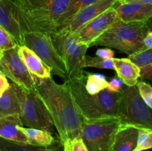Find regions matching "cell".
Returning a JSON list of instances; mask_svg holds the SVG:
<instances>
[{
	"label": "cell",
	"instance_id": "38",
	"mask_svg": "<svg viewBox=\"0 0 152 151\" xmlns=\"http://www.w3.org/2000/svg\"><path fill=\"white\" fill-rule=\"evenodd\" d=\"M0 151H1V150H0Z\"/></svg>",
	"mask_w": 152,
	"mask_h": 151
},
{
	"label": "cell",
	"instance_id": "1",
	"mask_svg": "<svg viewBox=\"0 0 152 151\" xmlns=\"http://www.w3.org/2000/svg\"><path fill=\"white\" fill-rule=\"evenodd\" d=\"M34 78L36 93L47 107L61 144L68 139L81 138L84 119L76 107L67 81L59 84L52 77Z\"/></svg>",
	"mask_w": 152,
	"mask_h": 151
},
{
	"label": "cell",
	"instance_id": "15",
	"mask_svg": "<svg viewBox=\"0 0 152 151\" xmlns=\"http://www.w3.org/2000/svg\"><path fill=\"white\" fill-rule=\"evenodd\" d=\"M24 127L20 115H0V137L6 140L28 144V139L19 129Z\"/></svg>",
	"mask_w": 152,
	"mask_h": 151
},
{
	"label": "cell",
	"instance_id": "31",
	"mask_svg": "<svg viewBox=\"0 0 152 151\" xmlns=\"http://www.w3.org/2000/svg\"><path fill=\"white\" fill-rule=\"evenodd\" d=\"M96 55L97 57L108 60H112L114 58V52L111 48L98 49L96 52Z\"/></svg>",
	"mask_w": 152,
	"mask_h": 151
},
{
	"label": "cell",
	"instance_id": "33",
	"mask_svg": "<svg viewBox=\"0 0 152 151\" xmlns=\"http://www.w3.org/2000/svg\"><path fill=\"white\" fill-rule=\"evenodd\" d=\"M10 87V83L7 81V77L0 70V97Z\"/></svg>",
	"mask_w": 152,
	"mask_h": 151
},
{
	"label": "cell",
	"instance_id": "3",
	"mask_svg": "<svg viewBox=\"0 0 152 151\" xmlns=\"http://www.w3.org/2000/svg\"><path fill=\"white\" fill-rule=\"evenodd\" d=\"M19 10L28 31L51 33L57 30L59 22L71 0H12Z\"/></svg>",
	"mask_w": 152,
	"mask_h": 151
},
{
	"label": "cell",
	"instance_id": "37",
	"mask_svg": "<svg viewBox=\"0 0 152 151\" xmlns=\"http://www.w3.org/2000/svg\"><path fill=\"white\" fill-rule=\"evenodd\" d=\"M1 56H2V52H0V60H1Z\"/></svg>",
	"mask_w": 152,
	"mask_h": 151
},
{
	"label": "cell",
	"instance_id": "36",
	"mask_svg": "<svg viewBox=\"0 0 152 151\" xmlns=\"http://www.w3.org/2000/svg\"><path fill=\"white\" fill-rule=\"evenodd\" d=\"M146 25L148 26V29L149 30H152V16L148 19V21L146 22Z\"/></svg>",
	"mask_w": 152,
	"mask_h": 151
},
{
	"label": "cell",
	"instance_id": "10",
	"mask_svg": "<svg viewBox=\"0 0 152 151\" xmlns=\"http://www.w3.org/2000/svg\"><path fill=\"white\" fill-rule=\"evenodd\" d=\"M18 50L19 47L16 46L2 52L0 60V70L20 89L36 93L35 80L19 57Z\"/></svg>",
	"mask_w": 152,
	"mask_h": 151
},
{
	"label": "cell",
	"instance_id": "8",
	"mask_svg": "<svg viewBox=\"0 0 152 151\" xmlns=\"http://www.w3.org/2000/svg\"><path fill=\"white\" fill-rule=\"evenodd\" d=\"M16 90L20 102V118L23 126L53 133V120L38 95L22 90L17 86Z\"/></svg>",
	"mask_w": 152,
	"mask_h": 151
},
{
	"label": "cell",
	"instance_id": "35",
	"mask_svg": "<svg viewBox=\"0 0 152 151\" xmlns=\"http://www.w3.org/2000/svg\"><path fill=\"white\" fill-rule=\"evenodd\" d=\"M119 2H129V1H138L144 4H152V0H117Z\"/></svg>",
	"mask_w": 152,
	"mask_h": 151
},
{
	"label": "cell",
	"instance_id": "6",
	"mask_svg": "<svg viewBox=\"0 0 152 151\" xmlns=\"http://www.w3.org/2000/svg\"><path fill=\"white\" fill-rule=\"evenodd\" d=\"M55 50L63 61L68 78H80L84 75V64L88 46L80 44L71 33L59 30L49 33Z\"/></svg>",
	"mask_w": 152,
	"mask_h": 151
},
{
	"label": "cell",
	"instance_id": "9",
	"mask_svg": "<svg viewBox=\"0 0 152 151\" xmlns=\"http://www.w3.org/2000/svg\"><path fill=\"white\" fill-rule=\"evenodd\" d=\"M23 46H26L34 51L50 68L52 74L67 79L65 64L55 50L49 34L35 31L25 33Z\"/></svg>",
	"mask_w": 152,
	"mask_h": 151
},
{
	"label": "cell",
	"instance_id": "18",
	"mask_svg": "<svg viewBox=\"0 0 152 151\" xmlns=\"http://www.w3.org/2000/svg\"><path fill=\"white\" fill-rule=\"evenodd\" d=\"M138 130L132 126H122L116 133L111 151H134L137 144Z\"/></svg>",
	"mask_w": 152,
	"mask_h": 151
},
{
	"label": "cell",
	"instance_id": "21",
	"mask_svg": "<svg viewBox=\"0 0 152 151\" xmlns=\"http://www.w3.org/2000/svg\"><path fill=\"white\" fill-rule=\"evenodd\" d=\"M19 129L26 136L28 144H29L48 147L57 141L53 137L52 133L47 130L24 127H19Z\"/></svg>",
	"mask_w": 152,
	"mask_h": 151
},
{
	"label": "cell",
	"instance_id": "7",
	"mask_svg": "<svg viewBox=\"0 0 152 151\" xmlns=\"http://www.w3.org/2000/svg\"><path fill=\"white\" fill-rule=\"evenodd\" d=\"M122 126L119 118L84 120L81 138L88 151H111L116 133Z\"/></svg>",
	"mask_w": 152,
	"mask_h": 151
},
{
	"label": "cell",
	"instance_id": "34",
	"mask_svg": "<svg viewBox=\"0 0 152 151\" xmlns=\"http://www.w3.org/2000/svg\"><path fill=\"white\" fill-rule=\"evenodd\" d=\"M143 44L145 50L152 48V30H149L143 39Z\"/></svg>",
	"mask_w": 152,
	"mask_h": 151
},
{
	"label": "cell",
	"instance_id": "29",
	"mask_svg": "<svg viewBox=\"0 0 152 151\" xmlns=\"http://www.w3.org/2000/svg\"><path fill=\"white\" fill-rule=\"evenodd\" d=\"M17 44L11 36L0 25V52L13 48Z\"/></svg>",
	"mask_w": 152,
	"mask_h": 151
},
{
	"label": "cell",
	"instance_id": "19",
	"mask_svg": "<svg viewBox=\"0 0 152 151\" xmlns=\"http://www.w3.org/2000/svg\"><path fill=\"white\" fill-rule=\"evenodd\" d=\"M20 102L16 86L10 84L9 88L0 97V115H20Z\"/></svg>",
	"mask_w": 152,
	"mask_h": 151
},
{
	"label": "cell",
	"instance_id": "27",
	"mask_svg": "<svg viewBox=\"0 0 152 151\" xmlns=\"http://www.w3.org/2000/svg\"><path fill=\"white\" fill-rule=\"evenodd\" d=\"M136 87L144 102L152 109V86L145 81H140Z\"/></svg>",
	"mask_w": 152,
	"mask_h": 151
},
{
	"label": "cell",
	"instance_id": "11",
	"mask_svg": "<svg viewBox=\"0 0 152 151\" xmlns=\"http://www.w3.org/2000/svg\"><path fill=\"white\" fill-rule=\"evenodd\" d=\"M117 20V13L112 7L88 22L72 35L78 43L91 47V44Z\"/></svg>",
	"mask_w": 152,
	"mask_h": 151
},
{
	"label": "cell",
	"instance_id": "16",
	"mask_svg": "<svg viewBox=\"0 0 152 151\" xmlns=\"http://www.w3.org/2000/svg\"><path fill=\"white\" fill-rule=\"evenodd\" d=\"M18 53L33 76L39 78L51 77L50 68L31 49L26 46H21L19 47Z\"/></svg>",
	"mask_w": 152,
	"mask_h": 151
},
{
	"label": "cell",
	"instance_id": "26",
	"mask_svg": "<svg viewBox=\"0 0 152 151\" xmlns=\"http://www.w3.org/2000/svg\"><path fill=\"white\" fill-rule=\"evenodd\" d=\"M137 144V148L138 150L152 149V132L145 129H138Z\"/></svg>",
	"mask_w": 152,
	"mask_h": 151
},
{
	"label": "cell",
	"instance_id": "17",
	"mask_svg": "<svg viewBox=\"0 0 152 151\" xmlns=\"http://www.w3.org/2000/svg\"><path fill=\"white\" fill-rule=\"evenodd\" d=\"M114 70L122 82L128 87L136 86L140 78V68L129 58L112 59Z\"/></svg>",
	"mask_w": 152,
	"mask_h": 151
},
{
	"label": "cell",
	"instance_id": "12",
	"mask_svg": "<svg viewBox=\"0 0 152 151\" xmlns=\"http://www.w3.org/2000/svg\"><path fill=\"white\" fill-rule=\"evenodd\" d=\"M0 25L11 36L18 47L23 46L24 33L27 29L12 0H0Z\"/></svg>",
	"mask_w": 152,
	"mask_h": 151
},
{
	"label": "cell",
	"instance_id": "30",
	"mask_svg": "<svg viewBox=\"0 0 152 151\" xmlns=\"http://www.w3.org/2000/svg\"><path fill=\"white\" fill-rule=\"evenodd\" d=\"M123 83L122 82V81L120 78H113L108 82V87H107V88L105 90H108V92H110L111 93H120L122 90V89H123Z\"/></svg>",
	"mask_w": 152,
	"mask_h": 151
},
{
	"label": "cell",
	"instance_id": "32",
	"mask_svg": "<svg viewBox=\"0 0 152 151\" xmlns=\"http://www.w3.org/2000/svg\"><path fill=\"white\" fill-rule=\"evenodd\" d=\"M140 78L148 80L152 84V64L140 68Z\"/></svg>",
	"mask_w": 152,
	"mask_h": 151
},
{
	"label": "cell",
	"instance_id": "20",
	"mask_svg": "<svg viewBox=\"0 0 152 151\" xmlns=\"http://www.w3.org/2000/svg\"><path fill=\"white\" fill-rule=\"evenodd\" d=\"M62 148L60 141H56L50 146L42 147L12 142L0 137V150L1 151H61Z\"/></svg>",
	"mask_w": 152,
	"mask_h": 151
},
{
	"label": "cell",
	"instance_id": "2",
	"mask_svg": "<svg viewBox=\"0 0 152 151\" xmlns=\"http://www.w3.org/2000/svg\"><path fill=\"white\" fill-rule=\"evenodd\" d=\"M86 76L80 78H68L67 81L77 110L84 120H97L107 118H118L120 93H111L102 90L91 95L85 89Z\"/></svg>",
	"mask_w": 152,
	"mask_h": 151
},
{
	"label": "cell",
	"instance_id": "22",
	"mask_svg": "<svg viewBox=\"0 0 152 151\" xmlns=\"http://www.w3.org/2000/svg\"><path fill=\"white\" fill-rule=\"evenodd\" d=\"M97 1L99 0H71L68 9L59 20L57 30L65 28L80 10Z\"/></svg>",
	"mask_w": 152,
	"mask_h": 151
},
{
	"label": "cell",
	"instance_id": "23",
	"mask_svg": "<svg viewBox=\"0 0 152 151\" xmlns=\"http://www.w3.org/2000/svg\"><path fill=\"white\" fill-rule=\"evenodd\" d=\"M86 78L85 82V89L91 95L99 93L107 88L108 81L102 74L86 73Z\"/></svg>",
	"mask_w": 152,
	"mask_h": 151
},
{
	"label": "cell",
	"instance_id": "14",
	"mask_svg": "<svg viewBox=\"0 0 152 151\" xmlns=\"http://www.w3.org/2000/svg\"><path fill=\"white\" fill-rule=\"evenodd\" d=\"M117 0H99L80 10L65 28V30L73 34L85 25L91 21L101 13L113 7Z\"/></svg>",
	"mask_w": 152,
	"mask_h": 151
},
{
	"label": "cell",
	"instance_id": "5",
	"mask_svg": "<svg viewBox=\"0 0 152 151\" xmlns=\"http://www.w3.org/2000/svg\"><path fill=\"white\" fill-rule=\"evenodd\" d=\"M118 118L124 126L152 132V109L144 102L137 87H123L119 100Z\"/></svg>",
	"mask_w": 152,
	"mask_h": 151
},
{
	"label": "cell",
	"instance_id": "25",
	"mask_svg": "<svg viewBox=\"0 0 152 151\" xmlns=\"http://www.w3.org/2000/svg\"><path fill=\"white\" fill-rule=\"evenodd\" d=\"M129 59L137 65L140 68H143L152 64V48L146 49L145 50L129 56Z\"/></svg>",
	"mask_w": 152,
	"mask_h": 151
},
{
	"label": "cell",
	"instance_id": "13",
	"mask_svg": "<svg viewBox=\"0 0 152 151\" xmlns=\"http://www.w3.org/2000/svg\"><path fill=\"white\" fill-rule=\"evenodd\" d=\"M113 7L117 12L118 20L125 22H147L152 16V4L138 1L119 2L116 1Z\"/></svg>",
	"mask_w": 152,
	"mask_h": 151
},
{
	"label": "cell",
	"instance_id": "24",
	"mask_svg": "<svg viewBox=\"0 0 152 151\" xmlns=\"http://www.w3.org/2000/svg\"><path fill=\"white\" fill-rule=\"evenodd\" d=\"M95 68L99 69L114 70V64L112 60L103 59L99 57H93L90 56H86L85 57L84 68Z\"/></svg>",
	"mask_w": 152,
	"mask_h": 151
},
{
	"label": "cell",
	"instance_id": "4",
	"mask_svg": "<svg viewBox=\"0 0 152 151\" xmlns=\"http://www.w3.org/2000/svg\"><path fill=\"white\" fill-rule=\"evenodd\" d=\"M148 30L146 22H125L117 20L91 46H105L130 56L145 50L143 39Z\"/></svg>",
	"mask_w": 152,
	"mask_h": 151
},
{
	"label": "cell",
	"instance_id": "28",
	"mask_svg": "<svg viewBox=\"0 0 152 151\" xmlns=\"http://www.w3.org/2000/svg\"><path fill=\"white\" fill-rule=\"evenodd\" d=\"M62 145L63 151H88L82 138L68 139Z\"/></svg>",
	"mask_w": 152,
	"mask_h": 151
}]
</instances>
